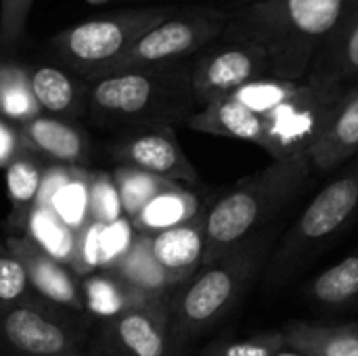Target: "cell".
<instances>
[{
    "label": "cell",
    "mask_w": 358,
    "mask_h": 356,
    "mask_svg": "<svg viewBox=\"0 0 358 356\" xmlns=\"http://www.w3.org/2000/svg\"><path fill=\"white\" fill-rule=\"evenodd\" d=\"M4 170H6V193L10 201L8 227L13 229L15 237H21L25 235L29 214L40 193L44 166L40 164L38 155L25 151L19 157H15Z\"/></svg>",
    "instance_id": "cb8c5ba5"
},
{
    "label": "cell",
    "mask_w": 358,
    "mask_h": 356,
    "mask_svg": "<svg viewBox=\"0 0 358 356\" xmlns=\"http://www.w3.org/2000/svg\"><path fill=\"white\" fill-rule=\"evenodd\" d=\"M86 327L59 308L0 304V344L17 356H57L78 353Z\"/></svg>",
    "instance_id": "30bf717a"
},
{
    "label": "cell",
    "mask_w": 358,
    "mask_h": 356,
    "mask_svg": "<svg viewBox=\"0 0 358 356\" xmlns=\"http://www.w3.org/2000/svg\"><path fill=\"white\" fill-rule=\"evenodd\" d=\"M25 235L36 241L46 254L59 260L65 266H73L76 248H78V233L69 229L52 210L48 208H34L27 220Z\"/></svg>",
    "instance_id": "484cf974"
},
{
    "label": "cell",
    "mask_w": 358,
    "mask_h": 356,
    "mask_svg": "<svg viewBox=\"0 0 358 356\" xmlns=\"http://www.w3.org/2000/svg\"><path fill=\"white\" fill-rule=\"evenodd\" d=\"M355 0H256L231 8L220 40L262 46L271 78L304 80Z\"/></svg>",
    "instance_id": "6da1fadb"
},
{
    "label": "cell",
    "mask_w": 358,
    "mask_h": 356,
    "mask_svg": "<svg viewBox=\"0 0 358 356\" xmlns=\"http://www.w3.org/2000/svg\"><path fill=\"white\" fill-rule=\"evenodd\" d=\"M285 348L304 356H358V323L319 325L294 321L283 329Z\"/></svg>",
    "instance_id": "7402d4cb"
},
{
    "label": "cell",
    "mask_w": 358,
    "mask_h": 356,
    "mask_svg": "<svg viewBox=\"0 0 358 356\" xmlns=\"http://www.w3.org/2000/svg\"><path fill=\"white\" fill-rule=\"evenodd\" d=\"M27 147L23 143L19 126L0 118V168H6L15 157L25 153Z\"/></svg>",
    "instance_id": "e575fe53"
},
{
    "label": "cell",
    "mask_w": 358,
    "mask_h": 356,
    "mask_svg": "<svg viewBox=\"0 0 358 356\" xmlns=\"http://www.w3.org/2000/svg\"><path fill=\"white\" fill-rule=\"evenodd\" d=\"M248 2H256V0H235V6H239V4H248Z\"/></svg>",
    "instance_id": "8d00e7d4"
},
{
    "label": "cell",
    "mask_w": 358,
    "mask_h": 356,
    "mask_svg": "<svg viewBox=\"0 0 358 356\" xmlns=\"http://www.w3.org/2000/svg\"><path fill=\"white\" fill-rule=\"evenodd\" d=\"M88 180L90 172L76 166L71 178L52 195L48 204V210H52L76 233L88 225Z\"/></svg>",
    "instance_id": "f546056e"
},
{
    "label": "cell",
    "mask_w": 358,
    "mask_h": 356,
    "mask_svg": "<svg viewBox=\"0 0 358 356\" xmlns=\"http://www.w3.org/2000/svg\"><path fill=\"white\" fill-rule=\"evenodd\" d=\"M310 76L342 86L358 82V0L350 4L334 34L317 52Z\"/></svg>",
    "instance_id": "d6986e66"
},
{
    "label": "cell",
    "mask_w": 358,
    "mask_h": 356,
    "mask_svg": "<svg viewBox=\"0 0 358 356\" xmlns=\"http://www.w3.org/2000/svg\"><path fill=\"white\" fill-rule=\"evenodd\" d=\"M193 57L141 65L88 82V118L105 128L176 126L199 111L191 86Z\"/></svg>",
    "instance_id": "7a4b0ae2"
},
{
    "label": "cell",
    "mask_w": 358,
    "mask_h": 356,
    "mask_svg": "<svg viewBox=\"0 0 358 356\" xmlns=\"http://www.w3.org/2000/svg\"><path fill=\"white\" fill-rule=\"evenodd\" d=\"M134 2H136V0H134Z\"/></svg>",
    "instance_id": "74e56055"
},
{
    "label": "cell",
    "mask_w": 358,
    "mask_h": 356,
    "mask_svg": "<svg viewBox=\"0 0 358 356\" xmlns=\"http://www.w3.org/2000/svg\"><path fill=\"white\" fill-rule=\"evenodd\" d=\"M111 155L120 166L136 168L172 183L187 187L199 183V174L182 151L172 126L130 128L115 141Z\"/></svg>",
    "instance_id": "7c38bea8"
},
{
    "label": "cell",
    "mask_w": 358,
    "mask_h": 356,
    "mask_svg": "<svg viewBox=\"0 0 358 356\" xmlns=\"http://www.w3.org/2000/svg\"><path fill=\"white\" fill-rule=\"evenodd\" d=\"M111 178L115 183L117 195H120V204H122V212L128 218V222L159 193L170 191L174 187H178L180 183H172L153 174H147L143 170L136 168H128V166H117L111 172Z\"/></svg>",
    "instance_id": "4316f807"
},
{
    "label": "cell",
    "mask_w": 358,
    "mask_h": 356,
    "mask_svg": "<svg viewBox=\"0 0 358 356\" xmlns=\"http://www.w3.org/2000/svg\"><path fill=\"white\" fill-rule=\"evenodd\" d=\"M40 113L42 111L31 94L27 65L0 59V118L21 126Z\"/></svg>",
    "instance_id": "d4e9b609"
},
{
    "label": "cell",
    "mask_w": 358,
    "mask_h": 356,
    "mask_svg": "<svg viewBox=\"0 0 358 356\" xmlns=\"http://www.w3.org/2000/svg\"><path fill=\"white\" fill-rule=\"evenodd\" d=\"M346 86L306 76L300 94L287 105L264 115L262 149L277 159L308 157L310 149L321 138Z\"/></svg>",
    "instance_id": "ba28073f"
},
{
    "label": "cell",
    "mask_w": 358,
    "mask_h": 356,
    "mask_svg": "<svg viewBox=\"0 0 358 356\" xmlns=\"http://www.w3.org/2000/svg\"><path fill=\"white\" fill-rule=\"evenodd\" d=\"M302 84H304V80L294 82V80H279V78H262V80L245 84L231 97L237 99L248 109H252L260 115H266V113L287 105L289 101H294L300 94Z\"/></svg>",
    "instance_id": "f1b7e54d"
},
{
    "label": "cell",
    "mask_w": 358,
    "mask_h": 356,
    "mask_svg": "<svg viewBox=\"0 0 358 356\" xmlns=\"http://www.w3.org/2000/svg\"><path fill=\"white\" fill-rule=\"evenodd\" d=\"M308 296L325 306H344L358 298V250L323 271L310 285Z\"/></svg>",
    "instance_id": "83f0119b"
},
{
    "label": "cell",
    "mask_w": 358,
    "mask_h": 356,
    "mask_svg": "<svg viewBox=\"0 0 358 356\" xmlns=\"http://www.w3.org/2000/svg\"><path fill=\"white\" fill-rule=\"evenodd\" d=\"M358 212V157L325 189L285 233L268 266V283L279 285L292 277L317 250L334 239Z\"/></svg>",
    "instance_id": "8992f818"
},
{
    "label": "cell",
    "mask_w": 358,
    "mask_h": 356,
    "mask_svg": "<svg viewBox=\"0 0 358 356\" xmlns=\"http://www.w3.org/2000/svg\"><path fill=\"white\" fill-rule=\"evenodd\" d=\"M4 245L10 254H15L21 260L34 292L44 302L63 311L84 313L80 279L71 273L69 266L55 260L27 235H21V237L10 235L4 241Z\"/></svg>",
    "instance_id": "4fadbf2b"
},
{
    "label": "cell",
    "mask_w": 358,
    "mask_h": 356,
    "mask_svg": "<svg viewBox=\"0 0 358 356\" xmlns=\"http://www.w3.org/2000/svg\"><path fill=\"white\" fill-rule=\"evenodd\" d=\"M31 6L34 0H0V52H13L23 44Z\"/></svg>",
    "instance_id": "836d02e7"
},
{
    "label": "cell",
    "mask_w": 358,
    "mask_h": 356,
    "mask_svg": "<svg viewBox=\"0 0 358 356\" xmlns=\"http://www.w3.org/2000/svg\"><path fill=\"white\" fill-rule=\"evenodd\" d=\"M262 78H271L268 52L250 42L216 40L193 57L191 86L199 109Z\"/></svg>",
    "instance_id": "9c48e42d"
},
{
    "label": "cell",
    "mask_w": 358,
    "mask_h": 356,
    "mask_svg": "<svg viewBox=\"0 0 358 356\" xmlns=\"http://www.w3.org/2000/svg\"><path fill=\"white\" fill-rule=\"evenodd\" d=\"M0 304H19L36 308H57L44 302L31 287L21 260L0 243ZM63 311V308H59Z\"/></svg>",
    "instance_id": "4dcf8cb0"
},
{
    "label": "cell",
    "mask_w": 358,
    "mask_h": 356,
    "mask_svg": "<svg viewBox=\"0 0 358 356\" xmlns=\"http://www.w3.org/2000/svg\"><path fill=\"white\" fill-rule=\"evenodd\" d=\"M358 153V82L346 86L321 138L308 153L313 170L329 174Z\"/></svg>",
    "instance_id": "2e32d148"
},
{
    "label": "cell",
    "mask_w": 358,
    "mask_h": 356,
    "mask_svg": "<svg viewBox=\"0 0 358 356\" xmlns=\"http://www.w3.org/2000/svg\"><path fill=\"white\" fill-rule=\"evenodd\" d=\"M206 214L208 210L185 225L147 235L155 262L176 290L201 271L206 250Z\"/></svg>",
    "instance_id": "5bb4252c"
},
{
    "label": "cell",
    "mask_w": 358,
    "mask_h": 356,
    "mask_svg": "<svg viewBox=\"0 0 358 356\" xmlns=\"http://www.w3.org/2000/svg\"><path fill=\"white\" fill-rule=\"evenodd\" d=\"M103 271H111L126 285H130L138 294L153 298V300L168 302L170 296L176 292L172 281L166 277V273L155 262L149 241H147V235H141V233H134L130 248L120 256V260L113 266L103 269Z\"/></svg>",
    "instance_id": "44dd1931"
},
{
    "label": "cell",
    "mask_w": 358,
    "mask_h": 356,
    "mask_svg": "<svg viewBox=\"0 0 358 356\" xmlns=\"http://www.w3.org/2000/svg\"><path fill=\"white\" fill-rule=\"evenodd\" d=\"M285 348L283 332L268 329L239 340H218L203 348L201 356H275Z\"/></svg>",
    "instance_id": "1f68e13d"
},
{
    "label": "cell",
    "mask_w": 358,
    "mask_h": 356,
    "mask_svg": "<svg viewBox=\"0 0 358 356\" xmlns=\"http://www.w3.org/2000/svg\"><path fill=\"white\" fill-rule=\"evenodd\" d=\"M170 308L157 300L101 321L96 356H170Z\"/></svg>",
    "instance_id": "8fae6325"
},
{
    "label": "cell",
    "mask_w": 358,
    "mask_h": 356,
    "mask_svg": "<svg viewBox=\"0 0 358 356\" xmlns=\"http://www.w3.org/2000/svg\"><path fill=\"white\" fill-rule=\"evenodd\" d=\"M210 206L193 191V187L178 185L170 191L159 193L153 197L132 220L134 233L141 235H155L159 231L185 225L206 212Z\"/></svg>",
    "instance_id": "ffe728a7"
},
{
    "label": "cell",
    "mask_w": 358,
    "mask_h": 356,
    "mask_svg": "<svg viewBox=\"0 0 358 356\" xmlns=\"http://www.w3.org/2000/svg\"><path fill=\"white\" fill-rule=\"evenodd\" d=\"M275 235L277 225H268L222 260L201 269L170 296V340L174 350L218 325L239 304L262 271Z\"/></svg>",
    "instance_id": "277c9868"
},
{
    "label": "cell",
    "mask_w": 358,
    "mask_h": 356,
    "mask_svg": "<svg viewBox=\"0 0 358 356\" xmlns=\"http://www.w3.org/2000/svg\"><path fill=\"white\" fill-rule=\"evenodd\" d=\"M80 292L84 302V313L94 315L96 319H111L128 308L157 302L153 298H147L126 285L117 275L111 271H96L80 279ZM166 302V300H164Z\"/></svg>",
    "instance_id": "603a6c76"
},
{
    "label": "cell",
    "mask_w": 358,
    "mask_h": 356,
    "mask_svg": "<svg viewBox=\"0 0 358 356\" xmlns=\"http://www.w3.org/2000/svg\"><path fill=\"white\" fill-rule=\"evenodd\" d=\"M308 157L277 159L235 183L206 214V250L201 269L222 260L258 231L306 187L313 174Z\"/></svg>",
    "instance_id": "3957f363"
},
{
    "label": "cell",
    "mask_w": 358,
    "mask_h": 356,
    "mask_svg": "<svg viewBox=\"0 0 358 356\" xmlns=\"http://www.w3.org/2000/svg\"><path fill=\"white\" fill-rule=\"evenodd\" d=\"M187 126L195 132L245 141L262 149L264 143V115L248 109L237 99L227 97L201 107L187 120Z\"/></svg>",
    "instance_id": "ac0fdd59"
},
{
    "label": "cell",
    "mask_w": 358,
    "mask_h": 356,
    "mask_svg": "<svg viewBox=\"0 0 358 356\" xmlns=\"http://www.w3.org/2000/svg\"><path fill=\"white\" fill-rule=\"evenodd\" d=\"M126 218L111 174L96 172L88 180V222L113 225Z\"/></svg>",
    "instance_id": "d6a6232c"
},
{
    "label": "cell",
    "mask_w": 358,
    "mask_h": 356,
    "mask_svg": "<svg viewBox=\"0 0 358 356\" xmlns=\"http://www.w3.org/2000/svg\"><path fill=\"white\" fill-rule=\"evenodd\" d=\"M275 356H304V355H300V353H296V350H292V348H283L279 355H275Z\"/></svg>",
    "instance_id": "d590c367"
},
{
    "label": "cell",
    "mask_w": 358,
    "mask_h": 356,
    "mask_svg": "<svg viewBox=\"0 0 358 356\" xmlns=\"http://www.w3.org/2000/svg\"><path fill=\"white\" fill-rule=\"evenodd\" d=\"M229 17L231 13L227 8H218L210 4L189 6L180 10L176 8L157 27L147 31L126 55H122L109 67H105L94 80L141 65L191 59L197 52H201L206 46L222 38Z\"/></svg>",
    "instance_id": "52a82bcc"
},
{
    "label": "cell",
    "mask_w": 358,
    "mask_h": 356,
    "mask_svg": "<svg viewBox=\"0 0 358 356\" xmlns=\"http://www.w3.org/2000/svg\"><path fill=\"white\" fill-rule=\"evenodd\" d=\"M174 10V6H134L115 10L55 34L48 42V50L59 65L90 82Z\"/></svg>",
    "instance_id": "5b68a950"
},
{
    "label": "cell",
    "mask_w": 358,
    "mask_h": 356,
    "mask_svg": "<svg viewBox=\"0 0 358 356\" xmlns=\"http://www.w3.org/2000/svg\"><path fill=\"white\" fill-rule=\"evenodd\" d=\"M27 151L48 157L57 164L80 166L90 157V138L69 120L52 115H36L19 126Z\"/></svg>",
    "instance_id": "e0dca14e"
},
{
    "label": "cell",
    "mask_w": 358,
    "mask_h": 356,
    "mask_svg": "<svg viewBox=\"0 0 358 356\" xmlns=\"http://www.w3.org/2000/svg\"><path fill=\"white\" fill-rule=\"evenodd\" d=\"M31 94L44 115L76 120L88 109V82L59 63L27 65Z\"/></svg>",
    "instance_id": "9a60e30c"
}]
</instances>
